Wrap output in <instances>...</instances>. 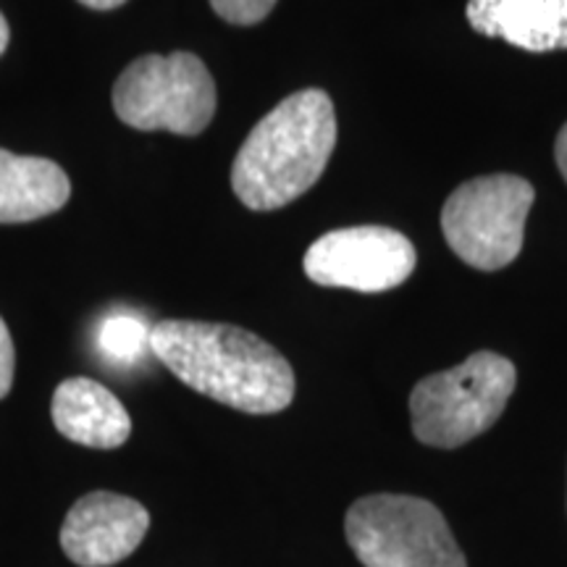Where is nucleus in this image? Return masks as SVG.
<instances>
[{
    "label": "nucleus",
    "mask_w": 567,
    "mask_h": 567,
    "mask_svg": "<svg viewBox=\"0 0 567 567\" xmlns=\"http://www.w3.org/2000/svg\"><path fill=\"white\" fill-rule=\"evenodd\" d=\"M113 109L134 130L195 137L216 113V82L195 53L142 55L113 84Z\"/></svg>",
    "instance_id": "nucleus-5"
},
{
    "label": "nucleus",
    "mask_w": 567,
    "mask_h": 567,
    "mask_svg": "<svg viewBox=\"0 0 567 567\" xmlns=\"http://www.w3.org/2000/svg\"><path fill=\"white\" fill-rule=\"evenodd\" d=\"M13 365H17V354H13V339L9 326L0 318V400L11 392L13 384Z\"/></svg>",
    "instance_id": "nucleus-14"
},
{
    "label": "nucleus",
    "mask_w": 567,
    "mask_h": 567,
    "mask_svg": "<svg viewBox=\"0 0 567 567\" xmlns=\"http://www.w3.org/2000/svg\"><path fill=\"white\" fill-rule=\"evenodd\" d=\"M530 182L513 174L478 176L460 184L442 210L446 245L478 271H499L523 250L530 205Z\"/></svg>",
    "instance_id": "nucleus-6"
},
{
    "label": "nucleus",
    "mask_w": 567,
    "mask_h": 567,
    "mask_svg": "<svg viewBox=\"0 0 567 567\" xmlns=\"http://www.w3.org/2000/svg\"><path fill=\"white\" fill-rule=\"evenodd\" d=\"M71 182L59 163L0 147V224H27L61 210Z\"/></svg>",
    "instance_id": "nucleus-11"
},
{
    "label": "nucleus",
    "mask_w": 567,
    "mask_h": 567,
    "mask_svg": "<svg viewBox=\"0 0 567 567\" xmlns=\"http://www.w3.org/2000/svg\"><path fill=\"white\" fill-rule=\"evenodd\" d=\"M415 247L386 226H352L318 237L305 252V274L321 287L389 292L415 271Z\"/></svg>",
    "instance_id": "nucleus-7"
},
{
    "label": "nucleus",
    "mask_w": 567,
    "mask_h": 567,
    "mask_svg": "<svg viewBox=\"0 0 567 567\" xmlns=\"http://www.w3.org/2000/svg\"><path fill=\"white\" fill-rule=\"evenodd\" d=\"M53 423L61 436L95 450H116L132 434V417L116 394L97 381H61L53 394Z\"/></svg>",
    "instance_id": "nucleus-10"
},
{
    "label": "nucleus",
    "mask_w": 567,
    "mask_h": 567,
    "mask_svg": "<svg viewBox=\"0 0 567 567\" xmlns=\"http://www.w3.org/2000/svg\"><path fill=\"white\" fill-rule=\"evenodd\" d=\"M82 6H87L92 11H111V9H118V6H124L126 0H80Z\"/></svg>",
    "instance_id": "nucleus-16"
},
{
    "label": "nucleus",
    "mask_w": 567,
    "mask_h": 567,
    "mask_svg": "<svg viewBox=\"0 0 567 567\" xmlns=\"http://www.w3.org/2000/svg\"><path fill=\"white\" fill-rule=\"evenodd\" d=\"M337 147V113L323 90L284 97L247 134L231 166V189L250 210H276L321 179Z\"/></svg>",
    "instance_id": "nucleus-2"
},
{
    "label": "nucleus",
    "mask_w": 567,
    "mask_h": 567,
    "mask_svg": "<svg viewBox=\"0 0 567 567\" xmlns=\"http://www.w3.org/2000/svg\"><path fill=\"white\" fill-rule=\"evenodd\" d=\"M9 40H11L9 21H6L3 13H0V55H3V53H6V48H9Z\"/></svg>",
    "instance_id": "nucleus-17"
},
{
    "label": "nucleus",
    "mask_w": 567,
    "mask_h": 567,
    "mask_svg": "<svg viewBox=\"0 0 567 567\" xmlns=\"http://www.w3.org/2000/svg\"><path fill=\"white\" fill-rule=\"evenodd\" d=\"M151 513L132 496L92 492L76 499L61 526V547L82 567H111L140 547Z\"/></svg>",
    "instance_id": "nucleus-8"
},
{
    "label": "nucleus",
    "mask_w": 567,
    "mask_h": 567,
    "mask_svg": "<svg viewBox=\"0 0 567 567\" xmlns=\"http://www.w3.org/2000/svg\"><path fill=\"white\" fill-rule=\"evenodd\" d=\"M151 350L189 389L243 413H281L295 400L287 358L239 326L161 321L151 331Z\"/></svg>",
    "instance_id": "nucleus-1"
},
{
    "label": "nucleus",
    "mask_w": 567,
    "mask_h": 567,
    "mask_svg": "<svg viewBox=\"0 0 567 567\" xmlns=\"http://www.w3.org/2000/svg\"><path fill=\"white\" fill-rule=\"evenodd\" d=\"M153 326L134 313H113L97 329V350L111 365L132 368L142 363L151 350Z\"/></svg>",
    "instance_id": "nucleus-12"
},
{
    "label": "nucleus",
    "mask_w": 567,
    "mask_h": 567,
    "mask_svg": "<svg viewBox=\"0 0 567 567\" xmlns=\"http://www.w3.org/2000/svg\"><path fill=\"white\" fill-rule=\"evenodd\" d=\"M344 534L365 567H467L444 515L421 496H363L347 509Z\"/></svg>",
    "instance_id": "nucleus-4"
},
{
    "label": "nucleus",
    "mask_w": 567,
    "mask_h": 567,
    "mask_svg": "<svg viewBox=\"0 0 567 567\" xmlns=\"http://www.w3.org/2000/svg\"><path fill=\"white\" fill-rule=\"evenodd\" d=\"M210 6L229 24L250 27L264 21L274 11L276 0H210Z\"/></svg>",
    "instance_id": "nucleus-13"
},
{
    "label": "nucleus",
    "mask_w": 567,
    "mask_h": 567,
    "mask_svg": "<svg viewBox=\"0 0 567 567\" xmlns=\"http://www.w3.org/2000/svg\"><path fill=\"white\" fill-rule=\"evenodd\" d=\"M515 381V365L486 350L450 371L425 375L410 394L415 439L439 450L467 444L499 421Z\"/></svg>",
    "instance_id": "nucleus-3"
},
{
    "label": "nucleus",
    "mask_w": 567,
    "mask_h": 567,
    "mask_svg": "<svg viewBox=\"0 0 567 567\" xmlns=\"http://www.w3.org/2000/svg\"><path fill=\"white\" fill-rule=\"evenodd\" d=\"M555 158H557V166H559V174L565 176L567 182V124L559 130L557 134V145H555Z\"/></svg>",
    "instance_id": "nucleus-15"
},
{
    "label": "nucleus",
    "mask_w": 567,
    "mask_h": 567,
    "mask_svg": "<svg viewBox=\"0 0 567 567\" xmlns=\"http://www.w3.org/2000/svg\"><path fill=\"white\" fill-rule=\"evenodd\" d=\"M465 13L484 38L528 53L567 51V0H467Z\"/></svg>",
    "instance_id": "nucleus-9"
}]
</instances>
